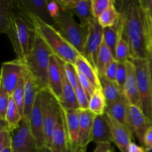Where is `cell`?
Wrapping results in <instances>:
<instances>
[{"mask_svg":"<svg viewBox=\"0 0 152 152\" xmlns=\"http://www.w3.org/2000/svg\"><path fill=\"white\" fill-rule=\"evenodd\" d=\"M120 14L122 34L128 42L131 59H147L152 22L141 0L115 1Z\"/></svg>","mask_w":152,"mask_h":152,"instance_id":"6da1fadb","label":"cell"},{"mask_svg":"<svg viewBox=\"0 0 152 152\" xmlns=\"http://www.w3.org/2000/svg\"><path fill=\"white\" fill-rule=\"evenodd\" d=\"M16 10L18 13L32 24L35 31L40 36L53 54L67 63L75 64L76 60L80 53L78 50L66 39L65 37L53 25L43 22L37 16L28 13L22 8L16 1Z\"/></svg>","mask_w":152,"mask_h":152,"instance_id":"7a4b0ae2","label":"cell"},{"mask_svg":"<svg viewBox=\"0 0 152 152\" xmlns=\"http://www.w3.org/2000/svg\"><path fill=\"white\" fill-rule=\"evenodd\" d=\"M52 54L50 49L36 31L32 48L24 63L41 91H49L48 68Z\"/></svg>","mask_w":152,"mask_h":152,"instance_id":"3957f363","label":"cell"},{"mask_svg":"<svg viewBox=\"0 0 152 152\" xmlns=\"http://www.w3.org/2000/svg\"><path fill=\"white\" fill-rule=\"evenodd\" d=\"M35 34L34 25L17 11L11 27L6 33L16 55V59L25 62L32 48Z\"/></svg>","mask_w":152,"mask_h":152,"instance_id":"277c9868","label":"cell"},{"mask_svg":"<svg viewBox=\"0 0 152 152\" xmlns=\"http://www.w3.org/2000/svg\"><path fill=\"white\" fill-rule=\"evenodd\" d=\"M53 25L79 53L84 56L88 27L78 23L73 13L62 7L57 16L53 19Z\"/></svg>","mask_w":152,"mask_h":152,"instance_id":"5b68a950","label":"cell"},{"mask_svg":"<svg viewBox=\"0 0 152 152\" xmlns=\"http://www.w3.org/2000/svg\"><path fill=\"white\" fill-rule=\"evenodd\" d=\"M134 65L142 111L152 126V86L147 59H130Z\"/></svg>","mask_w":152,"mask_h":152,"instance_id":"8992f818","label":"cell"},{"mask_svg":"<svg viewBox=\"0 0 152 152\" xmlns=\"http://www.w3.org/2000/svg\"><path fill=\"white\" fill-rule=\"evenodd\" d=\"M41 102L44 120L46 146H50L53 129L60 115L62 108L59 101L48 90L41 91Z\"/></svg>","mask_w":152,"mask_h":152,"instance_id":"52a82bcc","label":"cell"},{"mask_svg":"<svg viewBox=\"0 0 152 152\" xmlns=\"http://www.w3.org/2000/svg\"><path fill=\"white\" fill-rule=\"evenodd\" d=\"M26 71L25 63L18 59L3 62L1 69L0 86L11 96L25 77Z\"/></svg>","mask_w":152,"mask_h":152,"instance_id":"ba28073f","label":"cell"},{"mask_svg":"<svg viewBox=\"0 0 152 152\" xmlns=\"http://www.w3.org/2000/svg\"><path fill=\"white\" fill-rule=\"evenodd\" d=\"M12 152H37L36 141L31 134L28 120L22 119L20 126L10 132Z\"/></svg>","mask_w":152,"mask_h":152,"instance_id":"9c48e42d","label":"cell"},{"mask_svg":"<svg viewBox=\"0 0 152 152\" xmlns=\"http://www.w3.org/2000/svg\"><path fill=\"white\" fill-rule=\"evenodd\" d=\"M103 42V28L99 25L96 19H94L89 25L88 35L85 45L86 56L90 63L96 68V58L101 45Z\"/></svg>","mask_w":152,"mask_h":152,"instance_id":"30bf717a","label":"cell"},{"mask_svg":"<svg viewBox=\"0 0 152 152\" xmlns=\"http://www.w3.org/2000/svg\"><path fill=\"white\" fill-rule=\"evenodd\" d=\"M28 122H29L31 134L35 140L38 148L46 146L44 120H43L42 109L41 91L37 95L35 103L30 114Z\"/></svg>","mask_w":152,"mask_h":152,"instance_id":"8fae6325","label":"cell"},{"mask_svg":"<svg viewBox=\"0 0 152 152\" xmlns=\"http://www.w3.org/2000/svg\"><path fill=\"white\" fill-rule=\"evenodd\" d=\"M64 62L59 58L52 54L50 58L48 68L49 91L59 102L62 99V86H63Z\"/></svg>","mask_w":152,"mask_h":152,"instance_id":"7c38bea8","label":"cell"},{"mask_svg":"<svg viewBox=\"0 0 152 152\" xmlns=\"http://www.w3.org/2000/svg\"><path fill=\"white\" fill-rule=\"evenodd\" d=\"M62 8L77 16L80 24L89 27L94 19L91 9V0H56Z\"/></svg>","mask_w":152,"mask_h":152,"instance_id":"4fadbf2b","label":"cell"},{"mask_svg":"<svg viewBox=\"0 0 152 152\" xmlns=\"http://www.w3.org/2000/svg\"><path fill=\"white\" fill-rule=\"evenodd\" d=\"M105 114L111 127L113 142L117 145L120 152H128V148L133 142L134 135L127 126L117 121L109 114Z\"/></svg>","mask_w":152,"mask_h":152,"instance_id":"5bb4252c","label":"cell"},{"mask_svg":"<svg viewBox=\"0 0 152 152\" xmlns=\"http://www.w3.org/2000/svg\"><path fill=\"white\" fill-rule=\"evenodd\" d=\"M129 120L132 133L137 137L141 145L143 146L144 137L148 129L151 127L148 118L141 108L135 105H129Z\"/></svg>","mask_w":152,"mask_h":152,"instance_id":"9a60e30c","label":"cell"},{"mask_svg":"<svg viewBox=\"0 0 152 152\" xmlns=\"http://www.w3.org/2000/svg\"><path fill=\"white\" fill-rule=\"evenodd\" d=\"M126 63L127 67V77L124 86L125 96L130 105H135L142 109L134 65L131 60L127 61Z\"/></svg>","mask_w":152,"mask_h":152,"instance_id":"2e32d148","label":"cell"},{"mask_svg":"<svg viewBox=\"0 0 152 152\" xmlns=\"http://www.w3.org/2000/svg\"><path fill=\"white\" fill-rule=\"evenodd\" d=\"M91 142L97 143L113 142L111 127L106 114L95 116L93 123Z\"/></svg>","mask_w":152,"mask_h":152,"instance_id":"e0dca14e","label":"cell"},{"mask_svg":"<svg viewBox=\"0 0 152 152\" xmlns=\"http://www.w3.org/2000/svg\"><path fill=\"white\" fill-rule=\"evenodd\" d=\"M69 142L65 116L62 108L60 115L58 118L52 134L50 148L53 152H62L65 149Z\"/></svg>","mask_w":152,"mask_h":152,"instance_id":"ac0fdd59","label":"cell"},{"mask_svg":"<svg viewBox=\"0 0 152 152\" xmlns=\"http://www.w3.org/2000/svg\"><path fill=\"white\" fill-rule=\"evenodd\" d=\"M42 91L36 82L33 79L28 70L25 75L24 81V96H25V107H24L23 118L28 120L33 109L36 99L39 94Z\"/></svg>","mask_w":152,"mask_h":152,"instance_id":"d6986e66","label":"cell"},{"mask_svg":"<svg viewBox=\"0 0 152 152\" xmlns=\"http://www.w3.org/2000/svg\"><path fill=\"white\" fill-rule=\"evenodd\" d=\"M18 4L27 12L37 16L43 22L53 25V19L48 11V0H16Z\"/></svg>","mask_w":152,"mask_h":152,"instance_id":"ffe728a7","label":"cell"},{"mask_svg":"<svg viewBox=\"0 0 152 152\" xmlns=\"http://www.w3.org/2000/svg\"><path fill=\"white\" fill-rule=\"evenodd\" d=\"M95 116L96 115L88 109L81 110L78 135V145L80 148H86L89 142H91V136Z\"/></svg>","mask_w":152,"mask_h":152,"instance_id":"44dd1931","label":"cell"},{"mask_svg":"<svg viewBox=\"0 0 152 152\" xmlns=\"http://www.w3.org/2000/svg\"><path fill=\"white\" fill-rule=\"evenodd\" d=\"M17 14L16 1L0 0V32L6 34Z\"/></svg>","mask_w":152,"mask_h":152,"instance_id":"7402d4cb","label":"cell"},{"mask_svg":"<svg viewBox=\"0 0 152 152\" xmlns=\"http://www.w3.org/2000/svg\"><path fill=\"white\" fill-rule=\"evenodd\" d=\"M64 116L68 131V139L73 145H78L79 127H80V119L81 110L80 109H64Z\"/></svg>","mask_w":152,"mask_h":152,"instance_id":"603a6c76","label":"cell"},{"mask_svg":"<svg viewBox=\"0 0 152 152\" xmlns=\"http://www.w3.org/2000/svg\"><path fill=\"white\" fill-rule=\"evenodd\" d=\"M129 102L127 99L117 101L113 103L107 104L105 114H108L114 119L127 126L131 130L129 120ZM132 131V130H131Z\"/></svg>","mask_w":152,"mask_h":152,"instance_id":"cb8c5ba5","label":"cell"},{"mask_svg":"<svg viewBox=\"0 0 152 152\" xmlns=\"http://www.w3.org/2000/svg\"><path fill=\"white\" fill-rule=\"evenodd\" d=\"M74 65L77 71L83 74L88 80H89V81L91 82L96 88H101L100 79H99V74L96 68L90 63L86 56L82 54L79 55Z\"/></svg>","mask_w":152,"mask_h":152,"instance_id":"d4e9b609","label":"cell"},{"mask_svg":"<svg viewBox=\"0 0 152 152\" xmlns=\"http://www.w3.org/2000/svg\"><path fill=\"white\" fill-rule=\"evenodd\" d=\"M101 88L106 99L107 104L126 99L125 94L114 82L110 81L105 76H99Z\"/></svg>","mask_w":152,"mask_h":152,"instance_id":"484cf974","label":"cell"},{"mask_svg":"<svg viewBox=\"0 0 152 152\" xmlns=\"http://www.w3.org/2000/svg\"><path fill=\"white\" fill-rule=\"evenodd\" d=\"M61 107L64 109H80L77 98H76L75 89L65 76V71L63 74V86H62V95L60 102Z\"/></svg>","mask_w":152,"mask_h":152,"instance_id":"4316f807","label":"cell"},{"mask_svg":"<svg viewBox=\"0 0 152 152\" xmlns=\"http://www.w3.org/2000/svg\"><path fill=\"white\" fill-rule=\"evenodd\" d=\"M120 19V14L115 4V1L113 0L111 4L101 13L97 18L98 23L102 28L112 27L117 25Z\"/></svg>","mask_w":152,"mask_h":152,"instance_id":"83f0119b","label":"cell"},{"mask_svg":"<svg viewBox=\"0 0 152 152\" xmlns=\"http://www.w3.org/2000/svg\"><path fill=\"white\" fill-rule=\"evenodd\" d=\"M114 59V55L111 49L105 43L102 42L98 53L96 62V70L99 76L104 75L107 67Z\"/></svg>","mask_w":152,"mask_h":152,"instance_id":"f1b7e54d","label":"cell"},{"mask_svg":"<svg viewBox=\"0 0 152 152\" xmlns=\"http://www.w3.org/2000/svg\"><path fill=\"white\" fill-rule=\"evenodd\" d=\"M107 102L102 93V88H96L89 99L88 110L94 115H102L105 114Z\"/></svg>","mask_w":152,"mask_h":152,"instance_id":"f546056e","label":"cell"},{"mask_svg":"<svg viewBox=\"0 0 152 152\" xmlns=\"http://www.w3.org/2000/svg\"><path fill=\"white\" fill-rule=\"evenodd\" d=\"M22 119H23V117H22V114L16 106L12 96H10L8 108H7V112H6L5 120H4L8 126L10 132H13V130L17 129L20 126Z\"/></svg>","mask_w":152,"mask_h":152,"instance_id":"4dcf8cb0","label":"cell"},{"mask_svg":"<svg viewBox=\"0 0 152 152\" xmlns=\"http://www.w3.org/2000/svg\"><path fill=\"white\" fill-rule=\"evenodd\" d=\"M120 28H121V19H120L118 23L114 26L103 28V42L111 49L114 56H115L116 46L120 35Z\"/></svg>","mask_w":152,"mask_h":152,"instance_id":"1f68e13d","label":"cell"},{"mask_svg":"<svg viewBox=\"0 0 152 152\" xmlns=\"http://www.w3.org/2000/svg\"><path fill=\"white\" fill-rule=\"evenodd\" d=\"M115 59L119 62H126L130 60V48L128 42L123 37L122 34V22L121 28H120V35H119L118 41H117V46L115 49Z\"/></svg>","mask_w":152,"mask_h":152,"instance_id":"d6a6232c","label":"cell"},{"mask_svg":"<svg viewBox=\"0 0 152 152\" xmlns=\"http://www.w3.org/2000/svg\"><path fill=\"white\" fill-rule=\"evenodd\" d=\"M24 81L25 77L23 80L20 82L19 86L14 91L13 94H12V98L14 100L16 106L19 108V111L23 117L24 114V107H25V96H24Z\"/></svg>","mask_w":152,"mask_h":152,"instance_id":"836d02e7","label":"cell"},{"mask_svg":"<svg viewBox=\"0 0 152 152\" xmlns=\"http://www.w3.org/2000/svg\"><path fill=\"white\" fill-rule=\"evenodd\" d=\"M63 66L67 79L69 81V83H71V86H73V88L76 89L80 86V82H79L78 74H77V71L75 65H73V64L64 62Z\"/></svg>","mask_w":152,"mask_h":152,"instance_id":"e575fe53","label":"cell"},{"mask_svg":"<svg viewBox=\"0 0 152 152\" xmlns=\"http://www.w3.org/2000/svg\"><path fill=\"white\" fill-rule=\"evenodd\" d=\"M126 62H119L115 80V83L123 92H124V86L127 77V67Z\"/></svg>","mask_w":152,"mask_h":152,"instance_id":"d590c367","label":"cell"},{"mask_svg":"<svg viewBox=\"0 0 152 152\" xmlns=\"http://www.w3.org/2000/svg\"><path fill=\"white\" fill-rule=\"evenodd\" d=\"M113 0H91V9L94 18L97 19L99 15L111 4Z\"/></svg>","mask_w":152,"mask_h":152,"instance_id":"8d00e7d4","label":"cell"},{"mask_svg":"<svg viewBox=\"0 0 152 152\" xmlns=\"http://www.w3.org/2000/svg\"><path fill=\"white\" fill-rule=\"evenodd\" d=\"M76 98H77V103H78L79 108L80 110H88L89 105V98L88 97L84 89L80 86L75 89Z\"/></svg>","mask_w":152,"mask_h":152,"instance_id":"74e56055","label":"cell"},{"mask_svg":"<svg viewBox=\"0 0 152 152\" xmlns=\"http://www.w3.org/2000/svg\"><path fill=\"white\" fill-rule=\"evenodd\" d=\"M10 96L0 86V120H5Z\"/></svg>","mask_w":152,"mask_h":152,"instance_id":"f35d334b","label":"cell"},{"mask_svg":"<svg viewBox=\"0 0 152 152\" xmlns=\"http://www.w3.org/2000/svg\"><path fill=\"white\" fill-rule=\"evenodd\" d=\"M77 74H78L79 82H80V86H81L82 88L84 89L86 94H87L88 97L90 99L91 96H92L94 92L96 90V88H95V86L92 84L91 82L89 81V80H88L83 74H82L81 73L79 72L78 71H77Z\"/></svg>","mask_w":152,"mask_h":152,"instance_id":"ab89813d","label":"cell"},{"mask_svg":"<svg viewBox=\"0 0 152 152\" xmlns=\"http://www.w3.org/2000/svg\"><path fill=\"white\" fill-rule=\"evenodd\" d=\"M118 65H119L118 61L114 59V60L112 61V62L109 64V65L107 67L106 70H105V74H104V75L102 76H105V77H106L108 80H109L110 81L115 83L116 74H117Z\"/></svg>","mask_w":152,"mask_h":152,"instance_id":"60d3db41","label":"cell"},{"mask_svg":"<svg viewBox=\"0 0 152 152\" xmlns=\"http://www.w3.org/2000/svg\"><path fill=\"white\" fill-rule=\"evenodd\" d=\"M11 147V136L8 130H0V151Z\"/></svg>","mask_w":152,"mask_h":152,"instance_id":"b9f144b4","label":"cell"},{"mask_svg":"<svg viewBox=\"0 0 152 152\" xmlns=\"http://www.w3.org/2000/svg\"><path fill=\"white\" fill-rule=\"evenodd\" d=\"M61 7L57 1H49L48 4V11L52 19H54L59 13Z\"/></svg>","mask_w":152,"mask_h":152,"instance_id":"7bdbcfd3","label":"cell"},{"mask_svg":"<svg viewBox=\"0 0 152 152\" xmlns=\"http://www.w3.org/2000/svg\"><path fill=\"white\" fill-rule=\"evenodd\" d=\"M143 147H145L148 151L152 148V126L148 129L144 137Z\"/></svg>","mask_w":152,"mask_h":152,"instance_id":"ee69618b","label":"cell"},{"mask_svg":"<svg viewBox=\"0 0 152 152\" xmlns=\"http://www.w3.org/2000/svg\"><path fill=\"white\" fill-rule=\"evenodd\" d=\"M128 152H149L145 147L132 142L128 148Z\"/></svg>","mask_w":152,"mask_h":152,"instance_id":"f6af8a7d","label":"cell"},{"mask_svg":"<svg viewBox=\"0 0 152 152\" xmlns=\"http://www.w3.org/2000/svg\"><path fill=\"white\" fill-rule=\"evenodd\" d=\"M111 148V143H97L94 152H108Z\"/></svg>","mask_w":152,"mask_h":152,"instance_id":"bcb514c9","label":"cell"},{"mask_svg":"<svg viewBox=\"0 0 152 152\" xmlns=\"http://www.w3.org/2000/svg\"><path fill=\"white\" fill-rule=\"evenodd\" d=\"M152 22V0H141Z\"/></svg>","mask_w":152,"mask_h":152,"instance_id":"7dc6e473","label":"cell"},{"mask_svg":"<svg viewBox=\"0 0 152 152\" xmlns=\"http://www.w3.org/2000/svg\"><path fill=\"white\" fill-rule=\"evenodd\" d=\"M147 59H148V67H149L150 76H151V86H152V49L151 46H149V48H148Z\"/></svg>","mask_w":152,"mask_h":152,"instance_id":"c3c4849f","label":"cell"},{"mask_svg":"<svg viewBox=\"0 0 152 152\" xmlns=\"http://www.w3.org/2000/svg\"><path fill=\"white\" fill-rule=\"evenodd\" d=\"M80 149V147L78 145H73L71 142H68V145L65 148V149L62 152H78L79 150Z\"/></svg>","mask_w":152,"mask_h":152,"instance_id":"681fc988","label":"cell"},{"mask_svg":"<svg viewBox=\"0 0 152 152\" xmlns=\"http://www.w3.org/2000/svg\"><path fill=\"white\" fill-rule=\"evenodd\" d=\"M37 152H53L52 150L50 149L49 147L48 146H44L41 148H38V151Z\"/></svg>","mask_w":152,"mask_h":152,"instance_id":"f907efd6","label":"cell"},{"mask_svg":"<svg viewBox=\"0 0 152 152\" xmlns=\"http://www.w3.org/2000/svg\"><path fill=\"white\" fill-rule=\"evenodd\" d=\"M0 152H12V151H11V148H6L1 150V151H0Z\"/></svg>","mask_w":152,"mask_h":152,"instance_id":"816d5d0a","label":"cell"},{"mask_svg":"<svg viewBox=\"0 0 152 152\" xmlns=\"http://www.w3.org/2000/svg\"><path fill=\"white\" fill-rule=\"evenodd\" d=\"M78 152H86V148H80Z\"/></svg>","mask_w":152,"mask_h":152,"instance_id":"f5cc1de1","label":"cell"},{"mask_svg":"<svg viewBox=\"0 0 152 152\" xmlns=\"http://www.w3.org/2000/svg\"><path fill=\"white\" fill-rule=\"evenodd\" d=\"M108 152H115V151H114V148H111V149H110L109 151H108Z\"/></svg>","mask_w":152,"mask_h":152,"instance_id":"db71d44e","label":"cell"},{"mask_svg":"<svg viewBox=\"0 0 152 152\" xmlns=\"http://www.w3.org/2000/svg\"><path fill=\"white\" fill-rule=\"evenodd\" d=\"M150 46H151V48L152 49V37H151V42H150Z\"/></svg>","mask_w":152,"mask_h":152,"instance_id":"11a10c76","label":"cell"},{"mask_svg":"<svg viewBox=\"0 0 152 152\" xmlns=\"http://www.w3.org/2000/svg\"><path fill=\"white\" fill-rule=\"evenodd\" d=\"M148 151H149V152H152V148H151V149L148 150Z\"/></svg>","mask_w":152,"mask_h":152,"instance_id":"9f6ffc18","label":"cell"}]
</instances>
